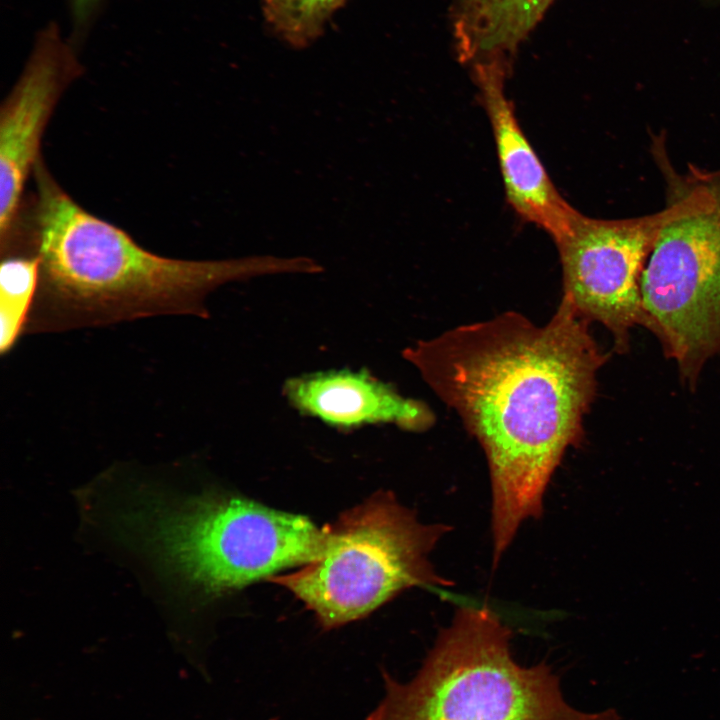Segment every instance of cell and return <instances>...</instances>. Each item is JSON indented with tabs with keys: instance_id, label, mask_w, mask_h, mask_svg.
<instances>
[{
	"instance_id": "6da1fadb",
	"label": "cell",
	"mask_w": 720,
	"mask_h": 720,
	"mask_svg": "<svg viewBox=\"0 0 720 720\" xmlns=\"http://www.w3.org/2000/svg\"><path fill=\"white\" fill-rule=\"evenodd\" d=\"M403 357L485 453L495 566L521 524L541 516L553 473L582 441L607 355L562 297L545 325L509 311L419 341Z\"/></svg>"
},
{
	"instance_id": "7a4b0ae2",
	"label": "cell",
	"mask_w": 720,
	"mask_h": 720,
	"mask_svg": "<svg viewBox=\"0 0 720 720\" xmlns=\"http://www.w3.org/2000/svg\"><path fill=\"white\" fill-rule=\"evenodd\" d=\"M33 176L36 192L22 239L39 257L40 279L25 334L159 315L207 318L205 300L219 286L302 269L298 257L182 260L154 254L75 202L42 157Z\"/></svg>"
},
{
	"instance_id": "3957f363",
	"label": "cell",
	"mask_w": 720,
	"mask_h": 720,
	"mask_svg": "<svg viewBox=\"0 0 720 720\" xmlns=\"http://www.w3.org/2000/svg\"><path fill=\"white\" fill-rule=\"evenodd\" d=\"M510 639L490 609H457L413 678L384 674V696L366 720H621L615 709L573 707L549 665L514 660Z\"/></svg>"
},
{
	"instance_id": "277c9868",
	"label": "cell",
	"mask_w": 720,
	"mask_h": 720,
	"mask_svg": "<svg viewBox=\"0 0 720 720\" xmlns=\"http://www.w3.org/2000/svg\"><path fill=\"white\" fill-rule=\"evenodd\" d=\"M118 526L185 584L205 594L242 588L324 551L327 527L231 495H144Z\"/></svg>"
},
{
	"instance_id": "5b68a950",
	"label": "cell",
	"mask_w": 720,
	"mask_h": 720,
	"mask_svg": "<svg viewBox=\"0 0 720 720\" xmlns=\"http://www.w3.org/2000/svg\"><path fill=\"white\" fill-rule=\"evenodd\" d=\"M326 527L321 555L268 578L301 600L326 630L365 617L407 588L447 585L429 555L450 528L421 523L391 492H377Z\"/></svg>"
},
{
	"instance_id": "8992f818",
	"label": "cell",
	"mask_w": 720,
	"mask_h": 720,
	"mask_svg": "<svg viewBox=\"0 0 720 720\" xmlns=\"http://www.w3.org/2000/svg\"><path fill=\"white\" fill-rule=\"evenodd\" d=\"M666 218L641 278L646 328L694 385L720 351V171L671 169Z\"/></svg>"
},
{
	"instance_id": "52a82bcc",
	"label": "cell",
	"mask_w": 720,
	"mask_h": 720,
	"mask_svg": "<svg viewBox=\"0 0 720 720\" xmlns=\"http://www.w3.org/2000/svg\"><path fill=\"white\" fill-rule=\"evenodd\" d=\"M667 209L644 217L603 220L576 216L557 244L563 297L584 319L604 325L620 352L630 329L646 327L641 278Z\"/></svg>"
},
{
	"instance_id": "ba28073f",
	"label": "cell",
	"mask_w": 720,
	"mask_h": 720,
	"mask_svg": "<svg viewBox=\"0 0 720 720\" xmlns=\"http://www.w3.org/2000/svg\"><path fill=\"white\" fill-rule=\"evenodd\" d=\"M77 46L56 22L37 34L0 110V248L19 235L23 192L41 157L43 132L64 91L83 74Z\"/></svg>"
},
{
	"instance_id": "9c48e42d",
	"label": "cell",
	"mask_w": 720,
	"mask_h": 720,
	"mask_svg": "<svg viewBox=\"0 0 720 720\" xmlns=\"http://www.w3.org/2000/svg\"><path fill=\"white\" fill-rule=\"evenodd\" d=\"M472 67L492 125L507 199L522 218L558 243L571 231L579 212L561 197L517 122L504 90L511 65L491 60Z\"/></svg>"
},
{
	"instance_id": "30bf717a",
	"label": "cell",
	"mask_w": 720,
	"mask_h": 720,
	"mask_svg": "<svg viewBox=\"0 0 720 720\" xmlns=\"http://www.w3.org/2000/svg\"><path fill=\"white\" fill-rule=\"evenodd\" d=\"M283 394L302 415L342 430L393 424L402 430L422 432L435 421L424 402L404 397L366 370H329L291 377L283 385Z\"/></svg>"
},
{
	"instance_id": "8fae6325",
	"label": "cell",
	"mask_w": 720,
	"mask_h": 720,
	"mask_svg": "<svg viewBox=\"0 0 720 720\" xmlns=\"http://www.w3.org/2000/svg\"><path fill=\"white\" fill-rule=\"evenodd\" d=\"M554 0H456L451 23L458 59L465 64H511L519 45Z\"/></svg>"
},
{
	"instance_id": "7c38bea8",
	"label": "cell",
	"mask_w": 720,
	"mask_h": 720,
	"mask_svg": "<svg viewBox=\"0 0 720 720\" xmlns=\"http://www.w3.org/2000/svg\"><path fill=\"white\" fill-rule=\"evenodd\" d=\"M40 260L36 253L18 251L2 256L0 267V352L6 354L25 334L37 294Z\"/></svg>"
},
{
	"instance_id": "4fadbf2b",
	"label": "cell",
	"mask_w": 720,
	"mask_h": 720,
	"mask_svg": "<svg viewBox=\"0 0 720 720\" xmlns=\"http://www.w3.org/2000/svg\"><path fill=\"white\" fill-rule=\"evenodd\" d=\"M346 0H262L263 16L272 32L293 48H305L323 32Z\"/></svg>"
},
{
	"instance_id": "5bb4252c",
	"label": "cell",
	"mask_w": 720,
	"mask_h": 720,
	"mask_svg": "<svg viewBox=\"0 0 720 720\" xmlns=\"http://www.w3.org/2000/svg\"><path fill=\"white\" fill-rule=\"evenodd\" d=\"M105 0H67L71 20V41L78 46L94 24Z\"/></svg>"
}]
</instances>
